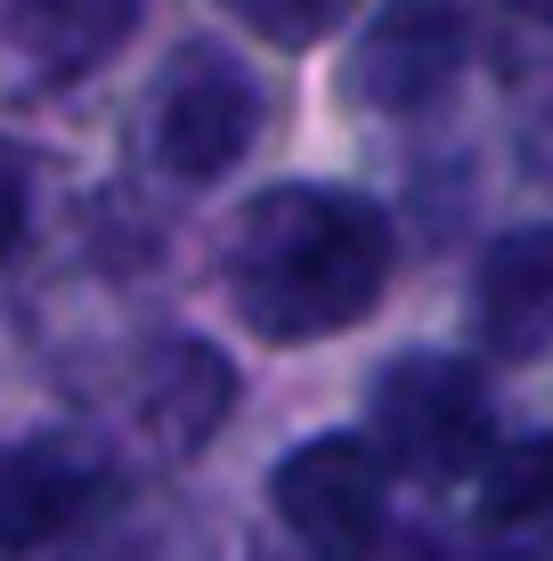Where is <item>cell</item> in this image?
Masks as SVG:
<instances>
[{
    "label": "cell",
    "mask_w": 553,
    "mask_h": 561,
    "mask_svg": "<svg viewBox=\"0 0 553 561\" xmlns=\"http://www.w3.org/2000/svg\"><path fill=\"white\" fill-rule=\"evenodd\" d=\"M106 496V463L82 439H25L0 448V561H25L73 537Z\"/></svg>",
    "instance_id": "obj_5"
},
{
    "label": "cell",
    "mask_w": 553,
    "mask_h": 561,
    "mask_svg": "<svg viewBox=\"0 0 553 561\" xmlns=\"http://www.w3.org/2000/svg\"><path fill=\"white\" fill-rule=\"evenodd\" d=\"M529 9H538V16H553V0H529Z\"/></svg>",
    "instance_id": "obj_13"
},
{
    "label": "cell",
    "mask_w": 553,
    "mask_h": 561,
    "mask_svg": "<svg viewBox=\"0 0 553 561\" xmlns=\"http://www.w3.org/2000/svg\"><path fill=\"white\" fill-rule=\"evenodd\" d=\"M472 546H481V561H553V432L488 456Z\"/></svg>",
    "instance_id": "obj_8"
},
{
    "label": "cell",
    "mask_w": 553,
    "mask_h": 561,
    "mask_svg": "<svg viewBox=\"0 0 553 561\" xmlns=\"http://www.w3.org/2000/svg\"><path fill=\"white\" fill-rule=\"evenodd\" d=\"M383 496H391V463L358 432L301 439L269 472V505L310 561H367L383 546Z\"/></svg>",
    "instance_id": "obj_3"
},
{
    "label": "cell",
    "mask_w": 553,
    "mask_h": 561,
    "mask_svg": "<svg viewBox=\"0 0 553 561\" xmlns=\"http://www.w3.org/2000/svg\"><path fill=\"white\" fill-rule=\"evenodd\" d=\"M228 9L244 16V25L261 33V42H277V49H310L318 33L334 25L350 0H228Z\"/></svg>",
    "instance_id": "obj_11"
},
{
    "label": "cell",
    "mask_w": 553,
    "mask_h": 561,
    "mask_svg": "<svg viewBox=\"0 0 553 561\" xmlns=\"http://www.w3.org/2000/svg\"><path fill=\"white\" fill-rule=\"evenodd\" d=\"M464 49H472L464 0H391L342 57V99L367 114H415L456 82Z\"/></svg>",
    "instance_id": "obj_4"
},
{
    "label": "cell",
    "mask_w": 553,
    "mask_h": 561,
    "mask_svg": "<svg viewBox=\"0 0 553 561\" xmlns=\"http://www.w3.org/2000/svg\"><path fill=\"white\" fill-rule=\"evenodd\" d=\"M472 325L505 366L553 358V228H512L472 277Z\"/></svg>",
    "instance_id": "obj_7"
},
{
    "label": "cell",
    "mask_w": 553,
    "mask_h": 561,
    "mask_svg": "<svg viewBox=\"0 0 553 561\" xmlns=\"http://www.w3.org/2000/svg\"><path fill=\"white\" fill-rule=\"evenodd\" d=\"M228 399H237V375H228V358L204 351V342H171V351L147 358L139 408H147V432H155L163 448H187V456H196L204 439L220 432Z\"/></svg>",
    "instance_id": "obj_10"
},
{
    "label": "cell",
    "mask_w": 553,
    "mask_h": 561,
    "mask_svg": "<svg viewBox=\"0 0 553 561\" xmlns=\"http://www.w3.org/2000/svg\"><path fill=\"white\" fill-rule=\"evenodd\" d=\"M391 277V228L350 187L285 180L237 228L228 294L261 342H318L375 309Z\"/></svg>",
    "instance_id": "obj_1"
},
{
    "label": "cell",
    "mask_w": 553,
    "mask_h": 561,
    "mask_svg": "<svg viewBox=\"0 0 553 561\" xmlns=\"http://www.w3.org/2000/svg\"><path fill=\"white\" fill-rule=\"evenodd\" d=\"M375 448L407 480L488 472V391L464 358L407 351L375 375Z\"/></svg>",
    "instance_id": "obj_2"
},
{
    "label": "cell",
    "mask_w": 553,
    "mask_h": 561,
    "mask_svg": "<svg viewBox=\"0 0 553 561\" xmlns=\"http://www.w3.org/2000/svg\"><path fill=\"white\" fill-rule=\"evenodd\" d=\"M253 82H244L228 57L196 49V66L171 73L163 106H155V154L171 180H220L228 163L244 154V139H253Z\"/></svg>",
    "instance_id": "obj_6"
},
{
    "label": "cell",
    "mask_w": 553,
    "mask_h": 561,
    "mask_svg": "<svg viewBox=\"0 0 553 561\" xmlns=\"http://www.w3.org/2000/svg\"><path fill=\"white\" fill-rule=\"evenodd\" d=\"M139 25V0H9V49L25 57V82H73Z\"/></svg>",
    "instance_id": "obj_9"
},
{
    "label": "cell",
    "mask_w": 553,
    "mask_h": 561,
    "mask_svg": "<svg viewBox=\"0 0 553 561\" xmlns=\"http://www.w3.org/2000/svg\"><path fill=\"white\" fill-rule=\"evenodd\" d=\"M16 237H25V171L16 154H0V261L16 253Z\"/></svg>",
    "instance_id": "obj_12"
}]
</instances>
